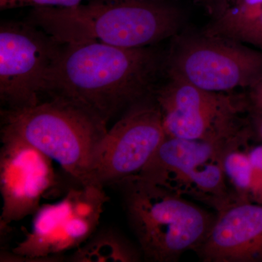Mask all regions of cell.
I'll return each instance as SVG.
<instances>
[{"mask_svg":"<svg viewBox=\"0 0 262 262\" xmlns=\"http://www.w3.org/2000/svg\"><path fill=\"white\" fill-rule=\"evenodd\" d=\"M155 99L168 137L222 142L250 126L241 118L249 111L247 95L208 91L169 77Z\"/></svg>","mask_w":262,"mask_h":262,"instance_id":"52a82bcc","label":"cell"},{"mask_svg":"<svg viewBox=\"0 0 262 262\" xmlns=\"http://www.w3.org/2000/svg\"><path fill=\"white\" fill-rule=\"evenodd\" d=\"M116 185L141 253L149 261H176L187 251H196L216 218V213L137 175Z\"/></svg>","mask_w":262,"mask_h":262,"instance_id":"3957f363","label":"cell"},{"mask_svg":"<svg viewBox=\"0 0 262 262\" xmlns=\"http://www.w3.org/2000/svg\"><path fill=\"white\" fill-rule=\"evenodd\" d=\"M165 63L168 77L213 92L249 89L262 77L261 51L203 32L174 36Z\"/></svg>","mask_w":262,"mask_h":262,"instance_id":"8992f818","label":"cell"},{"mask_svg":"<svg viewBox=\"0 0 262 262\" xmlns=\"http://www.w3.org/2000/svg\"><path fill=\"white\" fill-rule=\"evenodd\" d=\"M248 113L251 116V125L253 134L262 143V110H251Z\"/></svg>","mask_w":262,"mask_h":262,"instance_id":"ffe728a7","label":"cell"},{"mask_svg":"<svg viewBox=\"0 0 262 262\" xmlns=\"http://www.w3.org/2000/svg\"><path fill=\"white\" fill-rule=\"evenodd\" d=\"M262 13V0H229L228 8L202 31L208 35L229 37Z\"/></svg>","mask_w":262,"mask_h":262,"instance_id":"9a60e30c","label":"cell"},{"mask_svg":"<svg viewBox=\"0 0 262 262\" xmlns=\"http://www.w3.org/2000/svg\"><path fill=\"white\" fill-rule=\"evenodd\" d=\"M234 137L213 142L166 136L136 175L218 213L237 203L222 167L226 146Z\"/></svg>","mask_w":262,"mask_h":262,"instance_id":"5b68a950","label":"cell"},{"mask_svg":"<svg viewBox=\"0 0 262 262\" xmlns=\"http://www.w3.org/2000/svg\"><path fill=\"white\" fill-rule=\"evenodd\" d=\"M63 46L44 94L84 108L107 123L149 95L164 63L161 55L149 47L96 42Z\"/></svg>","mask_w":262,"mask_h":262,"instance_id":"6da1fadb","label":"cell"},{"mask_svg":"<svg viewBox=\"0 0 262 262\" xmlns=\"http://www.w3.org/2000/svg\"><path fill=\"white\" fill-rule=\"evenodd\" d=\"M166 136L155 101L142 100L133 105L101 141L95 158L91 184L103 187L116 185L139 173Z\"/></svg>","mask_w":262,"mask_h":262,"instance_id":"30bf717a","label":"cell"},{"mask_svg":"<svg viewBox=\"0 0 262 262\" xmlns=\"http://www.w3.org/2000/svg\"><path fill=\"white\" fill-rule=\"evenodd\" d=\"M141 250L113 229L96 230L71 256L77 262H135L140 261Z\"/></svg>","mask_w":262,"mask_h":262,"instance_id":"4fadbf2b","label":"cell"},{"mask_svg":"<svg viewBox=\"0 0 262 262\" xmlns=\"http://www.w3.org/2000/svg\"><path fill=\"white\" fill-rule=\"evenodd\" d=\"M247 97L249 105L262 100V77L248 89Z\"/></svg>","mask_w":262,"mask_h":262,"instance_id":"44dd1931","label":"cell"},{"mask_svg":"<svg viewBox=\"0 0 262 262\" xmlns=\"http://www.w3.org/2000/svg\"><path fill=\"white\" fill-rule=\"evenodd\" d=\"M28 21L61 45L96 42L139 48L178 34L184 13L166 0H110L35 8Z\"/></svg>","mask_w":262,"mask_h":262,"instance_id":"7a4b0ae2","label":"cell"},{"mask_svg":"<svg viewBox=\"0 0 262 262\" xmlns=\"http://www.w3.org/2000/svg\"><path fill=\"white\" fill-rule=\"evenodd\" d=\"M0 191L3 198L1 232L13 222L34 215L44 196L56 189L59 179L53 160L18 139L1 138Z\"/></svg>","mask_w":262,"mask_h":262,"instance_id":"8fae6325","label":"cell"},{"mask_svg":"<svg viewBox=\"0 0 262 262\" xmlns=\"http://www.w3.org/2000/svg\"><path fill=\"white\" fill-rule=\"evenodd\" d=\"M201 4L206 8L213 20L220 18L228 8L229 0H201Z\"/></svg>","mask_w":262,"mask_h":262,"instance_id":"d6986e66","label":"cell"},{"mask_svg":"<svg viewBox=\"0 0 262 262\" xmlns=\"http://www.w3.org/2000/svg\"><path fill=\"white\" fill-rule=\"evenodd\" d=\"M103 188L79 184L70 189L61 201L39 207L34 214L30 232L7 259L56 261L62 253L80 247L97 230L108 202Z\"/></svg>","mask_w":262,"mask_h":262,"instance_id":"ba28073f","label":"cell"},{"mask_svg":"<svg viewBox=\"0 0 262 262\" xmlns=\"http://www.w3.org/2000/svg\"><path fill=\"white\" fill-rule=\"evenodd\" d=\"M1 138L23 141L47 155L80 185L91 184L96 153L107 122L84 108L51 98L5 110Z\"/></svg>","mask_w":262,"mask_h":262,"instance_id":"277c9868","label":"cell"},{"mask_svg":"<svg viewBox=\"0 0 262 262\" xmlns=\"http://www.w3.org/2000/svg\"><path fill=\"white\" fill-rule=\"evenodd\" d=\"M251 110H262V100L250 104L249 111H251Z\"/></svg>","mask_w":262,"mask_h":262,"instance_id":"7402d4cb","label":"cell"},{"mask_svg":"<svg viewBox=\"0 0 262 262\" xmlns=\"http://www.w3.org/2000/svg\"><path fill=\"white\" fill-rule=\"evenodd\" d=\"M195 252L206 262L262 261V206L237 202L216 213Z\"/></svg>","mask_w":262,"mask_h":262,"instance_id":"7c38bea8","label":"cell"},{"mask_svg":"<svg viewBox=\"0 0 262 262\" xmlns=\"http://www.w3.org/2000/svg\"><path fill=\"white\" fill-rule=\"evenodd\" d=\"M61 44L30 22L0 26V98L8 110L40 103Z\"/></svg>","mask_w":262,"mask_h":262,"instance_id":"9c48e42d","label":"cell"},{"mask_svg":"<svg viewBox=\"0 0 262 262\" xmlns=\"http://www.w3.org/2000/svg\"><path fill=\"white\" fill-rule=\"evenodd\" d=\"M229 37L239 42L262 47V13Z\"/></svg>","mask_w":262,"mask_h":262,"instance_id":"ac0fdd59","label":"cell"},{"mask_svg":"<svg viewBox=\"0 0 262 262\" xmlns=\"http://www.w3.org/2000/svg\"><path fill=\"white\" fill-rule=\"evenodd\" d=\"M248 153L252 165L251 201L262 206V143L248 146Z\"/></svg>","mask_w":262,"mask_h":262,"instance_id":"2e32d148","label":"cell"},{"mask_svg":"<svg viewBox=\"0 0 262 262\" xmlns=\"http://www.w3.org/2000/svg\"><path fill=\"white\" fill-rule=\"evenodd\" d=\"M193 1L195 2V3H201V0H193Z\"/></svg>","mask_w":262,"mask_h":262,"instance_id":"603a6c76","label":"cell"},{"mask_svg":"<svg viewBox=\"0 0 262 262\" xmlns=\"http://www.w3.org/2000/svg\"><path fill=\"white\" fill-rule=\"evenodd\" d=\"M253 135L252 127L250 126L235 136L226 146L222 158L226 180L234 199L238 203H252L251 198L252 165L248 147V141Z\"/></svg>","mask_w":262,"mask_h":262,"instance_id":"5bb4252c","label":"cell"},{"mask_svg":"<svg viewBox=\"0 0 262 262\" xmlns=\"http://www.w3.org/2000/svg\"><path fill=\"white\" fill-rule=\"evenodd\" d=\"M82 0H0L1 10L32 6L35 8H70L81 4Z\"/></svg>","mask_w":262,"mask_h":262,"instance_id":"e0dca14e","label":"cell"}]
</instances>
